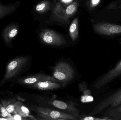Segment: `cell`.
<instances>
[{
  "label": "cell",
  "instance_id": "cell-21",
  "mask_svg": "<svg viewBox=\"0 0 121 120\" xmlns=\"http://www.w3.org/2000/svg\"><path fill=\"white\" fill-rule=\"evenodd\" d=\"M45 4L44 3H42L37 5L36 9L38 11H41L45 8Z\"/></svg>",
  "mask_w": 121,
  "mask_h": 120
},
{
  "label": "cell",
  "instance_id": "cell-12",
  "mask_svg": "<svg viewBox=\"0 0 121 120\" xmlns=\"http://www.w3.org/2000/svg\"><path fill=\"white\" fill-rule=\"evenodd\" d=\"M20 2L16 1L13 3L5 4L0 2V20L10 15L17 9Z\"/></svg>",
  "mask_w": 121,
  "mask_h": 120
},
{
  "label": "cell",
  "instance_id": "cell-22",
  "mask_svg": "<svg viewBox=\"0 0 121 120\" xmlns=\"http://www.w3.org/2000/svg\"><path fill=\"white\" fill-rule=\"evenodd\" d=\"M99 0H92V3L94 5H95V4H97L99 2Z\"/></svg>",
  "mask_w": 121,
  "mask_h": 120
},
{
  "label": "cell",
  "instance_id": "cell-6",
  "mask_svg": "<svg viewBox=\"0 0 121 120\" xmlns=\"http://www.w3.org/2000/svg\"><path fill=\"white\" fill-rule=\"evenodd\" d=\"M121 76V59L112 69L102 75L94 85L95 88L99 89L107 85Z\"/></svg>",
  "mask_w": 121,
  "mask_h": 120
},
{
  "label": "cell",
  "instance_id": "cell-10",
  "mask_svg": "<svg viewBox=\"0 0 121 120\" xmlns=\"http://www.w3.org/2000/svg\"><path fill=\"white\" fill-rule=\"evenodd\" d=\"M65 83L62 84L59 82L52 81H45L33 84L27 87L31 89L43 91L53 90L57 89L65 86Z\"/></svg>",
  "mask_w": 121,
  "mask_h": 120
},
{
  "label": "cell",
  "instance_id": "cell-8",
  "mask_svg": "<svg viewBox=\"0 0 121 120\" xmlns=\"http://www.w3.org/2000/svg\"><path fill=\"white\" fill-rule=\"evenodd\" d=\"M2 97H0V101L4 107L12 116L15 114V106L19 101L18 95L15 94L10 91L5 90L0 92Z\"/></svg>",
  "mask_w": 121,
  "mask_h": 120
},
{
  "label": "cell",
  "instance_id": "cell-11",
  "mask_svg": "<svg viewBox=\"0 0 121 120\" xmlns=\"http://www.w3.org/2000/svg\"><path fill=\"white\" fill-rule=\"evenodd\" d=\"M41 39L45 43L52 46H60L64 43V40L60 36L51 31L43 33Z\"/></svg>",
  "mask_w": 121,
  "mask_h": 120
},
{
  "label": "cell",
  "instance_id": "cell-1",
  "mask_svg": "<svg viewBox=\"0 0 121 120\" xmlns=\"http://www.w3.org/2000/svg\"><path fill=\"white\" fill-rule=\"evenodd\" d=\"M29 58L26 56H17L7 63L3 77L0 81V87L12 80L19 77L27 67Z\"/></svg>",
  "mask_w": 121,
  "mask_h": 120
},
{
  "label": "cell",
  "instance_id": "cell-13",
  "mask_svg": "<svg viewBox=\"0 0 121 120\" xmlns=\"http://www.w3.org/2000/svg\"><path fill=\"white\" fill-rule=\"evenodd\" d=\"M15 112L16 114H19L23 117H28L32 120H37L32 116L30 115V111L28 108L25 106L20 101H18L16 104Z\"/></svg>",
  "mask_w": 121,
  "mask_h": 120
},
{
  "label": "cell",
  "instance_id": "cell-5",
  "mask_svg": "<svg viewBox=\"0 0 121 120\" xmlns=\"http://www.w3.org/2000/svg\"><path fill=\"white\" fill-rule=\"evenodd\" d=\"M45 81H51L59 82L53 76H50L43 73H37L25 77H18L12 80L11 81L22 86H27L35 84L40 82Z\"/></svg>",
  "mask_w": 121,
  "mask_h": 120
},
{
  "label": "cell",
  "instance_id": "cell-3",
  "mask_svg": "<svg viewBox=\"0 0 121 120\" xmlns=\"http://www.w3.org/2000/svg\"><path fill=\"white\" fill-rule=\"evenodd\" d=\"M121 104V87L99 103L90 113L91 116L98 115L108 108Z\"/></svg>",
  "mask_w": 121,
  "mask_h": 120
},
{
  "label": "cell",
  "instance_id": "cell-18",
  "mask_svg": "<svg viewBox=\"0 0 121 120\" xmlns=\"http://www.w3.org/2000/svg\"><path fill=\"white\" fill-rule=\"evenodd\" d=\"M94 101V98L91 95L84 96L81 97V101L83 103L91 102Z\"/></svg>",
  "mask_w": 121,
  "mask_h": 120
},
{
  "label": "cell",
  "instance_id": "cell-19",
  "mask_svg": "<svg viewBox=\"0 0 121 120\" xmlns=\"http://www.w3.org/2000/svg\"><path fill=\"white\" fill-rule=\"evenodd\" d=\"M77 28V26L76 24H75V23H72V24H71L70 27V32L71 33V34H73V32H74L76 31Z\"/></svg>",
  "mask_w": 121,
  "mask_h": 120
},
{
  "label": "cell",
  "instance_id": "cell-7",
  "mask_svg": "<svg viewBox=\"0 0 121 120\" xmlns=\"http://www.w3.org/2000/svg\"><path fill=\"white\" fill-rule=\"evenodd\" d=\"M19 29V23L15 22L10 23L3 28L1 36L4 43L8 47H13V41L17 35Z\"/></svg>",
  "mask_w": 121,
  "mask_h": 120
},
{
  "label": "cell",
  "instance_id": "cell-23",
  "mask_svg": "<svg viewBox=\"0 0 121 120\" xmlns=\"http://www.w3.org/2000/svg\"><path fill=\"white\" fill-rule=\"evenodd\" d=\"M72 0H62V1L63 2L65 3H69V2L72 1Z\"/></svg>",
  "mask_w": 121,
  "mask_h": 120
},
{
  "label": "cell",
  "instance_id": "cell-14",
  "mask_svg": "<svg viewBox=\"0 0 121 120\" xmlns=\"http://www.w3.org/2000/svg\"><path fill=\"white\" fill-rule=\"evenodd\" d=\"M104 117L108 118L110 120H121V104L107 109L104 114Z\"/></svg>",
  "mask_w": 121,
  "mask_h": 120
},
{
  "label": "cell",
  "instance_id": "cell-16",
  "mask_svg": "<svg viewBox=\"0 0 121 120\" xmlns=\"http://www.w3.org/2000/svg\"><path fill=\"white\" fill-rule=\"evenodd\" d=\"M110 32L113 34H117L121 32V26L120 25H113L110 28Z\"/></svg>",
  "mask_w": 121,
  "mask_h": 120
},
{
  "label": "cell",
  "instance_id": "cell-4",
  "mask_svg": "<svg viewBox=\"0 0 121 120\" xmlns=\"http://www.w3.org/2000/svg\"><path fill=\"white\" fill-rule=\"evenodd\" d=\"M75 75V71L69 63L61 61L55 67L53 76L59 82L65 83L72 80Z\"/></svg>",
  "mask_w": 121,
  "mask_h": 120
},
{
  "label": "cell",
  "instance_id": "cell-9",
  "mask_svg": "<svg viewBox=\"0 0 121 120\" xmlns=\"http://www.w3.org/2000/svg\"><path fill=\"white\" fill-rule=\"evenodd\" d=\"M50 104L54 107L63 110L64 112H66L67 113L72 115L76 117L79 120L80 117V111L75 108V103L72 101L69 102H65L59 100H54L50 101Z\"/></svg>",
  "mask_w": 121,
  "mask_h": 120
},
{
  "label": "cell",
  "instance_id": "cell-2",
  "mask_svg": "<svg viewBox=\"0 0 121 120\" xmlns=\"http://www.w3.org/2000/svg\"><path fill=\"white\" fill-rule=\"evenodd\" d=\"M28 108L36 113L37 120H75L77 118L70 114L48 108L28 105Z\"/></svg>",
  "mask_w": 121,
  "mask_h": 120
},
{
  "label": "cell",
  "instance_id": "cell-17",
  "mask_svg": "<svg viewBox=\"0 0 121 120\" xmlns=\"http://www.w3.org/2000/svg\"><path fill=\"white\" fill-rule=\"evenodd\" d=\"M75 8H76V7L74 5L71 4L66 8L65 13L67 15H71L74 12Z\"/></svg>",
  "mask_w": 121,
  "mask_h": 120
},
{
  "label": "cell",
  "instance_id": "cell-20",
  "mask_svg": "<svg viewBox=\"0 0 121 120\" xmlns=\"http://www.w3.org/2000/svg\"><path fill=\"white\" fill-rule=\"evenodd\" d=\"M22 117H22L19 114L16 113L12 117L10 118H9V120H22Z\"/></svg>",
  "mask_w": 121,
  "mask_h": 120
},
{
  "label": "cell",
  "instance_id": "cell-15",
  "mask_svg": "<svg viewBox=\"0 0 121 120\" xmlns=\"http://www.w3.org/2000/svg\"><path fill=\"white\" fill-rule=\"evenodd\" d=\"M13 117L5 108L0 101V117L8 118H9Z\"/></svg>",
  "mask_w": 121,
  "mask_h": 120
}]
</instances>
